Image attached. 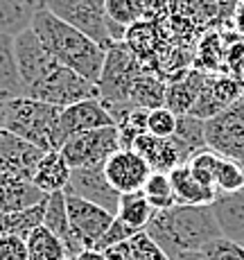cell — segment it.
<instances>
[{"instance_id": "19", "label": "cell", "mask_w": 244, "mask_h": 260, "mask_svg": "<svg viewBox=\"0 0 244 260\" xmlns=\"http://www.w3.org/2000/svg\"><path fill=\"white\" fill-rule=\"evenodd\" d=\"M206 75L197 68H190L188 73H183L181 77L167 82L165 88V107L170 109L177 116H188L195 107L199 93H201V86L206 82Z\"/></svg>"}, {"instance_id": "6", "label": "cell", "mask_w": 244, "mask_h": 260, "mask_svg": "<svg viewBox=\"0 0 244 260\" xmlns=\"http://www.w3.org/2000/svg\"><path fill=\"white\" fill-rule=\"evenodd\" d=\"M46 9L104 50L113 46L109 34L107 0H48Z\"/></svg>"}, {"instance_id": "10", "label": "cell", "mask_w": 244, "mask_h": 260, "mask_svg": "<svg viewBox=\"0 0 244 260\" xmlns=\"http://www.w3.org/2000/svg\"><path fill=\"white\" fill-rule=\"evenodd\" d=\"M102 127H116L113 124L109 111L104 109L102 100H86V102H77L68 109H61L59 113V122H57V134H54V147L57 152L63 147V143L71 136L84 132H93V129H102Z\"/></svg>"}, {"instance_id": "35", "label": "cell", "mask_w": 244, "mask_h": 260, "mask_svg": "<svg viewBox=\"0 0 244 260\" xmlns=\"http://www.w3.org/2000/svg\"><path fill=\"white\" fill-rule=\"evenodd\" d=\"M177 122L179 116L172 113L167 107L154 109V111H149L147 118V134H152L156 138H172L174 132H177Z\"/></svg>"}, {"instance_id": "21", "label": "cell", "mask_w": 244, "mask_h": 260, "mask_svg": "<svg viewBox=\"0 0 244 260\" xmlns=\"http://www.w3.org/2000/svg\"><path fill=\"white\" fill-rule=\"evenodd\" d=\"M170 181H172L177 204H181V206H213L217 199L215 190L203 186L195 174L190 172V168H188L186 163L172 170Z\"/></svg>"}, {"instance_id": "29", "label": "cell", "mask_w": 244, "mask_h": 260, "mask_svg": "<svg viewBox=\"0 0 244 260\" xmlns=\"http://www.w3.org/2000/svg\"><path fill=\"white\" fill-rule=\"evenodd\" d=\"M172 138L183 152L188 163L192 154L206 147V120H199L195 116H179L177 132Z\"/></svg>"}, {"instance_id": "11", "label": "cell", "mask_w": 244, "mask_h": 260, "mask_svg": "<svg viewBox=\"0 0 244 260\" xmlns=\"http://www.w3.org/2000/svg\"><path fill=\"white\" fill-rule=\"evenodd\" d=\"M14 57H16V68L21 75L25 93L34 84L41 82L52 68L59 66L52 54L46 50V46L39 41V37L32 32V27L14 37Z\"/></svg>"}, {"instance_id": "17", "label": "cell", "mask_w": 244, "mask_h": 260, "mask_svg": "<svg viewBox=\"0 0 244 260\" xmlns=\"http://www.w3.org/2000/svg\"><path fill=\"white\" fill-rule=\"evenodd\" d=\"M131 149L145 158L152 172L170 174L174 168L186 163V156L179 149V145L174 143V138H156L152 134H143L141 138H136Z\"/></svg>"}, {"instance_id": "37", "label": "cell", "mask_w": 244, "mask_h": 260, "mask_svg": "<svg viewBox=\"0 0 244 260\" xmlns=\"http://www.w3.org/2000/svg\"><path fill=\"white\" fill-rule=\"evenodd\" d=\"M129 247H131L133 260H170L165 253L161 251V247H158L145 231L136 233V236L129 240Z\"/></svg>"}, {"instance_id": "5", "label": "cell", "mask_w": 244, "mask_h": 260, "mask_svg": "<svg viewBox=\"0 0 244 260\" xmlns=\"http://www.w3.org/2000/svg\"><path fill=\"white\" fill-rule=\"evenodd\" d=\"M25 98L52 104V107H57V109H68L77 102L97 100L99 91H97V84L84 79L82 75H77L75 71H71V68L57 66L39 84H34V86L25 93Z\"/></svg>"}, {"instance_id": "2", "label": "cell", "mask_w": 244, "mask_h": 260, "mask_svg": "<svg viewBox=\"0 0 244 260\" xmlns=\"http://www.w3.org/2000/svg\"><path fill=\"white\" fill-rule=\"evenodd\" d=\"M32 32L39 37V41L46 46V50L54 57L59 66H66L82 75L84 79L97 84L99 75H102L104 59H107V50L77 32L75 27L59 21L54 14H50L43 5L37 12L32 21Z\"/></svg>"}, {"instance_id": "33", "label": "cell", "mask_w": 244, "mask_h": 260, "mask_svg": "<svg viewBox=\"0 0 244 260\" xmlns=\"http://www.w3.org/2000/svg\"><path fill=\"white\" fill-rule=\"evenodd\" d=\"M143 0H107V16L120 27L129 29L143 21Z\"/></svg>"}, {"instance_id": "4", "label": "cell", "mask_w": 244, "mask_h": 260, "mask_svg": "<svg viewBox=\"0 0 244 260\" xmlns=\"http://www.w3.org/2000/svg\"><path fill=\"white\" fill-rule=\"evenodd\" d=\"M5 113V132L23 138V141L37 145L43 152H57L54 147V134L61 109L52 104L39 102V100L18 98L3 107Z\"/></svg>"}, {"instance_id": "8", "label": "cell", "mask_w": 244, "mask_h": 260, "mask_svg": "<svg viewBox=\"0 0 244 260\" xmlns=\"http://www.w3.org/2000/svg\"><path fill=\"white\" fill-rule=\"evenodd\" d=\"M206 147L244 163V93L215 118L206 120Z\"/></svg>"}, {"instance_id": "13", "label": "cell", "mask_w": 244, "mask_h": 260, "mask_svg": "<svg viewBox=\"0 0 244 260\" xmlns=\"http://www.w3.org/2000/svg\"><path fill=\"white\" fill-rule=\"evenodd\" d=\"M68 194L91 202L95 206L104 208L111 215L118 213V204H120V192L107 181L104 174V163L102 166H91V168H77L71 172V183L63 190Z\"/></svg>"}, {"instance_id": "26", "label": "cell", "mask_w": 244, "mask_h": 260, "mask_svg": "<svg viewBox=\"0 0 244 260\" xmlns=\"http://www.w3.org/2000/svg\"><path fill=\"white\" fill-rule=\"evenodd\" d=\"M165 88L167 82L163 77H158L152 71H143V75L133 84L131 93H129V102L138 109H147V111L161 109L165 107Z\"/></svg>"}, {"instance_id": "9", "label": "cell", "mask_w": 244, "mask_h": 260, "mask_svg": "<svg viewBox=\"0 0 244 260\" xmlns=\"http://www.w3.org/2000/svg\"><path fill=\"white\" fill-rule=\"evenodd\" d=\"M118 149H122L118 127H102V129H93V132L71 136L59 152L63 154L71 170H77V168L102 166Z\"/></svg>"}, {"instance_id": "27", "label": "cell", "mask_w": 244, "mask_h": 260, "mask_svg": "<svg viewBox=\"0 0 244 260\" xmlns=\"http://www.w3.org/2000/svg\"><path fill=\"white\" fill-rule=\"evenodd\" d=\"M154 208L149 206L143 192H131V194H120V204H118L116 219L122 222L127 229H131L133 233H143L147 229V224L154 217Z\"/></svg>"}, {"instance_id": "20", "label": "cell", "mask_w": 244, "mask_h": 260, "mask_svg": "<svg viewBox=\"0 0 244 260\" xmlns=\"http://www.w3.org/2000/svg\"><path fill=\"white\" fill-rule=\"evenodd\" d=\"M46 199L48 194H43L32 181L9 177V174H0V215L37 206V204L46 202Z\"/></svg>"}, {"instance_id": "28", "label": "cell", "mask_w": 244, "mask_h": 260, "mask_svg": "<svg viewBox=\"0 0 244 260\" xmlns=\"http://www.w3.org/2000/svg\"><path fill=\"white\" fill-rule=\"evenodd\" d=\"M43 217H46V202L16 213L0 215V236H16L27 240L29 233L43 226Z\"/></svg>"}, {"instance_id": "44", "label": "cell", "mask_w": 244, "mask_h": 260, "mask_svg": "<svg viewBox=\"0 0 244 260\" xmlns=\"http://www.w3.org/2000/svg\"><path fill=\"white\" fill-rule=\"evenodd\" d=\"M43 3H48V0H43Z\"/></svg>"}, {"instance_id": "7", "label": "cell", "mask_w": 244, "mask_h": 260, "mask_svg": "<svg viewBox=\"0 0 244 260\" xmlns=\"http://www.w3.org/2000/svg\"><path fill=\"white\" fill-rule=\"evenodd\" d=\"M143 71L145 68L133 57L127 43H113L107 50V59H104L102 75L97 82L99 100L102 102H129V93Z\"/></svg>"}, {"instance_id": "16", "label": "cell", "mask_w": 244, "mask_h": 260, "mask_svg": "<svg viewBox=\"0 0 244 260\" xmlns=\"http://www.w3.org/2000/svg\"><path fill=\"white\" fill-rule=\"evenodd\" d=\"M43 154L46 152L37 145L23 141L9 132H0V174L32 181Z\"/></svg>"}, {"instance_id": "3", "label": "cell", "mask_w": 244, "mask_h": 260, "mask_svg": "<svg viewBox=\"0 0 244 260\" xmlns=\"http://www.w3.org/2000/svg\"><path fill=\"white\" fill-rule=\"evenodd\" d=\"M170 32L177 43L197 48L199 39L211 29L231 27L233 9L240 0H167Z\"/></svg>"}, {"instance_id": "38", "label": "cell", "mask_w": 244, "mask_h": 260, "mask_svg": "<svg viewBox=\"0 0 244 260\" xmlns=\"http://www.w3.org/2000/svg\"><path fill=\"white\" fill-rule=\"evenodd\" d=\"M133 236H136V233H133L131 229H127L122 222L113 219V224L107 229V233L97 240L95 251H107V249H113V247H118V244H124V242H129Z\"/></svg>"}, {"instance_id": "42", "label": "cell", "mask_w": 244, "mask_h": 260, "mask_svg": "<svg viewBox=\"0 0 244 260\" xmlns=\"http://www.w3.org/2000/svg\"><path fill=\"white\" fill-rule=\"evenodd\" d=\"M177 260H208V258L203 256V251H195V253H183Z\"/></svg>"}, {"instance_id": "22", "label": "cell", "mask_w": 244, "mask_h": 260, "mask_svg": "<svg viewBox=\"0 0 244 260\" xmlns=\"http://www.w3.org/2000/svg\"><path fill=\"white\" fill-rule=\"evenodd\" d=\"M71 172L73 170L66 163L61 152H46L37 166L32 183L41 190L43 194H57L68 188V183H71Z\"/></svg>"}, {"instance_id": "43", "label": "cell", "mask_w": 244, "mask_h": 260, "mask_svg": "<svg viewBox=\"0 0 244 260\" xmlns=\"http://www.w3.org/2000/svg\"><path fill=\"white\" fill-rule=\"evenodd\" d=\"M0 132H5V113H3V107H0Z\"/></svg>"}, {"instance_id": "32", "label": "cell", "mask_w": 244, "mask_h": 260, "mask_svg": "<svg viewBox=\"0 0 244 260\" xmlns=\"http://www.w3.org/2000/svg\"><path fill=\"white\" fill-rule=\"evenodd\" d=\"M143 194H145L149 206H152L156 213L177 206V197H174L170 174H165V172H152L149 174L145 188H143Z\"/></svg>"}, {"instance_id": "31", "label": "cell", "mask_w": 244, "mask_h": 260, "mask_svg": "<svg viewBox=\"0 0 244 260\" xmlns=\"http://www.w3.org/2000/svg\"><path fill=\"white\" fill-rule=\"evenodd\" d=\"M213 188H215L217 197H220V194L240 192L244 188V163L220 156L215 174H213Z\"/></svg>"}, {"instance_id": "40", "label": "cell", "mask_w": 244, "mask_h": 260, "mask_svg": "<svg viewBox=\"0 0 244 260\" xmlns=\"http://www.w3.org/2000/svg\"><path fill=\"white\" fill-rule=\"evenodd\" d=\"M231 27L235 29L237 34L244 39V0L235 5V9H233V18H231Z\"/></svg>"}, {"instance_id": "12", "label": "cell", "mask_w": 244, "mask_h": 260, "mask_svg": "<svg viewBox=\"0 0 244 260\" xmlns=\"http://www.w3.org/2000/svg\"><path fill=\"white\" fill-rule=\"evenodd\" d=\"M63 197H66V211L75 238L82 242L84 249H95L97 240L107 233V229L113 224L116 215H111L91 202H84L75 194L63 192Z\"/></svg>"}, {"instance_id": "46", "label": "cell", "mask_w": 244, "mask_h": 260, "mask_svg": "<svg viewBox=\"0 0 244 260\" xmlns=\"http://www.w3.org/2000/svg\"><path fill=\"white\" fill-rule=\"evenodd\" d=\"M25 3H27V0H25Z\"/></svg>"}, {"instance_id": "30", "label": "cell", "mask_w": 244, "mask_h": 260, "mask_svg": "<svg viewBox=\"0 0 244 260\" xmlns=\"http://www.w3.org/2000/svg\"><path fill=\"white\" fill-rule=\"evenodd\" d=\"M27 244V258L29 260H68L66 249L46 226H39L25 240Z\"/></svg>"}, {"instance_id": "36", "label": "cell", "mask_w": 244, "mask_h": 260, "mask_svg": "<svg viewBox=\"0 0 244 260\" xmlns=\"http://www.w3.org/2000/svg\"><path fill=\"white\" fill-rule=\"evenodd\" d=\"M208 260H244V244L233 242L228 238H217L203 249Z\"/></svg>"}, {"instance_id": "18", "label": "cell", "mask_w": 244, "mask_h": 260, "mask_svg": "<svg viewBox=\"0 0 244 260\" xmlns=\"http://www.w3.org/2000/svg\"><path fill=\"white\" fill-rule=\"evenodd\" d=\"M43 226H46L48 231L63 244L68 260H77L79 253L86 251V249L82 247V242H79V240L75 238V233H73L71 219H68V211H66V197H63V192L48 194Z\"/></svg>"}, {"instance_id": "24", "label": "cell", "mask_w": 244, "mask_h": 260, "mask_svg": "<svg viewBox=\"0 0 244 260\" xmlns=\"http://www.w3.org/2000/svg\"><path fill=\"white\" fill-rule=\"evenodd\" d=\"M18 98H25V88L14 57V39L0 34V107Z\"/></svg>"}, {"instance_id": "23", "label": "cell", "mask_w": 244, "mask_h": 260, "mask_svg": "<svg viewBox=\"0 0 244 260\" xmlns=\"http://www.w3.org/2000/svg\"><path fill=\"white\" fill-rule=\"evenodd\" d=\"M222 236L233 242H244V188L235 194H220L213 204Z\"/></svg>"}, {"instance_id": "41", "label": "cell", "mask_w": 244, "mask_h": 260, "mask_svg": "<svg viewBox=\"0 0 244 260\" xmlns=\"http://www.w3.org/2000/svg\"><path fill=\"white\" fill-rule=\"evenodd\" d=\"M77 260H107V256L102 251H95V249H86V251L79 253Z\"/></svg>"}, {"instance_id": "34", "label": "cell", "mask_w": 244, "mask_h": 260, "mask_svg": "<svg viewBox=\"0 0 244 260\" xmlns=\"http://www.w3.org/2000/svg\"><path fill=\"white\" fill-rule=\"evenodd\" d=\"M147 118H149L147 109H133V111L118 124L122 149H131L133 143H136V138H141L143 134H147Z\"/></svg>"}, {"instance_id": "25", "label": "cell", "mask_w": 244, "mask_h": 260, "mask_svg": "<svg viewBox=\"0 0 244 260\" xmlns=\"http://www.w3.org/2000/svg\"><path fill=\"white\" fill-rule=\"evenodd\" d=\"M43 0H0V34L18 37L29 29L37 12L43 7Z\"/></svg>"}, {"instance_id": "45", "label": "cell", "mask_w": 244, "mask_h": 260, "mask_svg": "<svg viewBox=\"0 0 244 260\" xmlns=\"http://www.w3.org/2000/svg\"><path fill=\"white\" fill-rule=\"evenodd\" d=\"M240 244H244V242H240Z\"/></svg>"}, {"instance_id": "39", "label": "cell", "mask_w": 244, "mask_h": 260, "mask_svg": "<svg viewBox=\"0 0 244 260\" xmlns=\"http://www.w3.org/2000/svg\"><path fill=\"white\" fill-rule=\"evenodd\" d=\"M0 260H29L25 240L16 236H0Z\"/></svg>"}, {"instance_id": "14", "label": "cell", "mask_w": 244, "mask_h": 260, "mask_svg": "<svg viewBox=\"0 0 244 260\" xmlns=\"http://www.w3.org/2000/svg\"><path fill=\"white\" fill-rule=\"evenodd\" d=\"M104 174H107V181L120 194H131L143 192L149 174H152V168L133 149H118L104 163Z\"/></svg>"}, {"instance_id": "1", "label": "cell", "mask_w": 244, "mask_h": 260, "mask_svg": "<svg viewBox=\"0 0 244 260\" xmlns=\"http://www.w3.org/2000/svg\"><path fill=\"white\" fill-rule=\"evenodd\" d=\"M145 233L161 247L170 260L183 253L203 251L213 240L222 238L213 206H181L154 213Z\"/></svg>"}, {"instance_id": "15", "label": "cell", "mask_w": 244, "mask_h": 260, "mask_svg": "<svg viewBox=\"0 0 244 260\" xmlns=\"http://www.w3.org/2000/svg\"><path fill=\"white\" fill-rule=\"evenodd\" d=\"M244 93V84L240 79L231 77L226 73L220 75H206V82L201 86L195 107L188 116H195L199 120H211L226 107H231L235 100H240Z\"/></svg>"}]
</instances>
